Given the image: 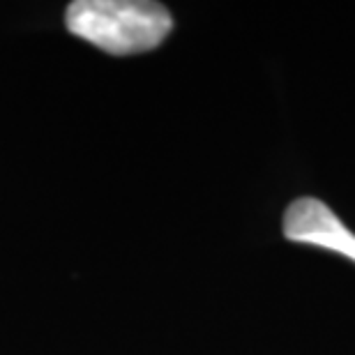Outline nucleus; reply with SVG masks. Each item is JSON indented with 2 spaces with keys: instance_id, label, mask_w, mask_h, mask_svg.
<instances>
[{
  "instance_id": "f257e3e1",
  "label": "nucleus",
  "mask_w": 355,
  "mask_h": 355,
  "mask_svg": "<svg viewBox=\"0 0 355 355\" xmlns=\"http://www.w3.org/2000/svg\"><path fill=\"white\" fill-rule=\"evenodd\" d=\"M67 31L111 55H134L157 49L173 19L164 5L148 0H76L65 14Z\"/></svg>"
},
{
  "instance_id": "f03ea898",
  "label": "nucleus",
  "mask_w": 355,
  "mask_h": 355,
  "mask_svg": "<svg viewBox=\"0 0 355 355\" xmlns=\"http://www.w3.org/2000/svg\"><path fill=\"white\" fill-rule=\"evenodd\" d=\"M284 236L355 261V233L318 198H297L284 212Z\"/></svg>"
}]
</instances>
